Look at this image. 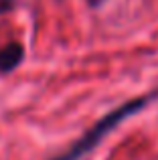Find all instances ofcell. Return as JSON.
<instances>
[{
    "label": "cell",
    "mask_w": 158,
    "mask_h": 160,
    "mask_svg": "<svg viewBox=\"0 0 158 160\" xmlns=\"http://www.w3.org/2000/svg\"><path fill=\"white\" fill-rule=\"evenodd\" d=\"M154 98H158V91H152V93L144 95V98H134V99H130V102L118 106L116 109H111L110 113H106L103 118H99L81 138H77L65 152H61L59 156H55L51 160H79V158H83L87 152H91L116 126H120L124 120H128L130 116H134V113H138L140 109H144Z\"/></svg>",
    "instance_id": "6da1fadb"
},
{
    "label": "cell",
    "mask_w": 158,
    "mask_h": 160,
    "mask_svg": "<svg viewBox=\"0 0 158 160\" xmlns=\"http://www.w3.org/2000/svg\"><path fill=\"white\" fill-rule=\"evenodd\" d=\"M24 57V49L20 43H8L0 49V73H10L12 69L20 65Z\"/></svg>",
    "instance_id": "7a4b0ae2"
},
{
    "label": "cell",
    "mask_w": 158,
    "mask_h": 160,
    "mask_svg": "<svg viewBox=\"0 0 158 160\" xmlns=\"http://www.w3.org/2000/svg\"><path fill=\"white\" fill-rule=\"evenodd\" d=\"M8 8H10V0H0V12L8 10Z\"/></svg>",
    "instance_id": "3957f363"
},
{
    "label": "cell",
    "mask_w": 158,
    "mask_h": 160,
    "mask_svg": "<svg viewBox=\"0 0 158 160\" xmlns=\"http://www.w3.org/2000/svg\"><path fill=\"white\" fill-rule=\"evenodd\" d=\"M103 2H106V0H87L89 6H99V4H103Z\"/></svg>",
    "instance_id": "277c9868"
}]
</instances>
